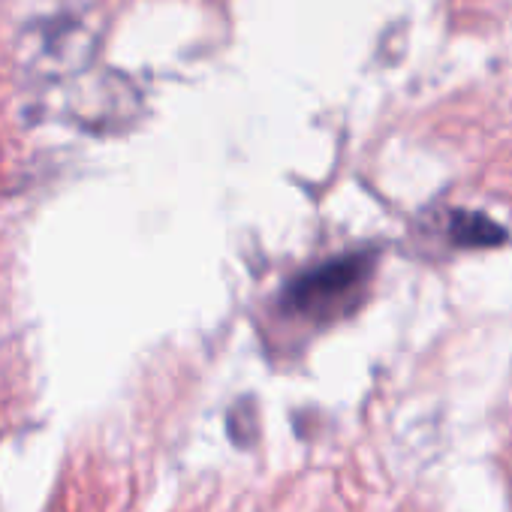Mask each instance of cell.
<instances>
[{
    "mask_svg": "<svg viewBox=\"0 0 512 512\" xmlns=\"http://www.w3.org/2000/svg\"><path fill=\"white\" fill-rule=\"evenodd\" d=\"M368 275V263L365 256H344V260H332L308 275H302L293 287H290V308L299 314H326L335 311L338 305H344L347 296H353L362 281Z\"/></svg>",
    "mask_w": 512,
    "mask_h": 512,
    "instance_id": "obj_1",
    "label": "cell"
},
{
    "mask_svg": "<svg viewBox=\"0 0 512 512\" xmlns=\"http://www.w3.org/2000/svg\"><path fill=\"white\" fill-rule=\"evenodd\" d=\"M452 232H455V241L464 247H482V244H494L503 238V232L488 217H464V214L452 220Z\"/></svg>",
    "mask_w": 512,
    "mask_h": 512,
    "instance_id": "obj_2",
    "label": "cell"
}]
</instances>
